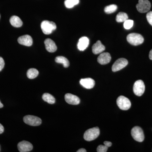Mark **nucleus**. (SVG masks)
<instances>
[{"mask_svg":"<svg viewBox=\"0 0 152 152\" xmlns=\"http://www.w3.org/2000/svg\"><path fill=\"white\" fill-rule=\"evenodd\" d=\"M100 134L99 129L96 127L87 130L84 134V139L87 141H91L99 137Z\"/></svg>","mask_w":152,"mask_h":152,"instance_id":"obj_1","label":"nucleus"},{"mask_svg":"<svg viewBox=\"0 0 152 152\" xmlns=\"http://www.w3.org/2000/svg\"><path fill=\"white\" fill-rule=\"evenodd\" d=\"M127 40L131 45L137 46L143 43L144 39L142 36L137 33H132L128 35Z\"/></svg>","mask_w":152,"mask_h":152,"instance_id":"obj_2","label":"nucleus"},{"mask_svg":"<svg viewBox=\"0 0 152 152\" xmlns=\"http://www.w3.org/2000/svg\"><path fill=\"white\" fill-rule=\"evenodd\" d=\"M41 26L43 33L46 35L51 34L57 28L56 25L55 23L48 20H45L42 22Z\"/></svg>","mask_w":152,"mask_h":152,"instance_id":"obj_3","label":"nucleus"},{"mask_svg":"<svg viewBox=\"0 0 152 152\" xmlns=\"http://www.w3.org/2000/svg\"><path fill=\"white\" fill-rule=\"evenodd\" d=\"M117 104L121 110H127L130 108L131 103L129 99L123 96H120L117 99Z\"/></svg>","mask_w":152,"mask_h":152,"instance_id":"obj_4","label":"nucleus"},{"mask_svg":"<svg viewBox=\"0 0 152 152\" xmlns=\"http://www.w3.org/2000/svg\"><path fill=\"white\" fill-rule=\"evenodd\" d=\"M131 135L135 140L140 142L145 139L143 131L140 127H134L131 131Z\"/></svg>","mask_w":152,"mask_h":152,"instance_id":"obj_5","label":"nucleus"},{"mask_svg":"<svg viewBox=\"0 0 152 152\" xmlns=\"http://www.w3.org/2000/svg\"><path fill=\"white\" fill-rule=\"evenodd\" d=\"M23 121L27 124L33 126H39L42 122V120L40 118L30 115L25 116L23 118Z\"/></svg>","mask_w":152,"mask_h":152,"instance_id":"obj_6","label":"nucleus"},{"mask_svg":"<svg viewBox=\"0 0 152 152\" xmlns=\"http://www.w3.org/2000/svg\"><path fill=\"white\" fill-rule=\"evenodd\" d=\"M133 91L136 96H141L145 91V85L142 80H138L135 82L133 87Z\"/></svg>","mask_w":152,"mask_h":152,"instance_id":"obj_7","label":"nucleus"},{"mask_svg":"<svg viewBox=\"0 0 152 152\" xmlns=\"http://www.w3.org/2000/svg\"><path fill=\"white\" fill-rule=\"evenodd\" d=\"M137 10L140 13H145L150 10L151 4L148 0H139V3L136 5Z\"/></svg>","mask_w":152,"mask_h":152,"instance_id":"obj_8","label":"nucleus"},{"mask_svg":"<svg viewBox=\"0 0 152 152\" xmlns=\"http://www.w3.org/2000/svg\"><path fill=\"white\" fill-rule=\"evenodd\" d=\"M128 64L127 60L124 58L118 59L114 63L112 66V71L113 72L121 70L123 68L125 67Z\"/></svg>","mask_w":152,"mask_h":152,"instance_id":"obj_9","label":"nucleus"},{"mask_svg":"<svg viewBox=\"0 0 152 152\" xmlns=\"http://www.w3.org/2000/svg\"><path fill=\"white\" fill-rule=\"evenodd\" d=\"M18 149L20 152L31 151L33 149L32 145L28 141H23L19 142L18 145Z\"/></svg>","mask_w":152,"mask_h":152,"instance_id":"obj_10","label":"nucleus"},{"mask_svg":"<svg viewBox=\"0 0 152 152\" xmlns=\"http://www.w3.org/2000/svg\"><path fill=\"white\" fill-rule=\"evenodd\" d=\"M18 41L20 45L28 47L31 46L33 42L32 38L28 35H25L20 37L18 39Z\"/></svg>","mask_w":152,"mask_h":152,"instance_id":"obj_11","label":"nucleus"},{"mask_svg":"<svg viewBox=\"0 0 152 152\" xmlns=\"http://www.w3.org/2000/svg\"><path fill=\"white\" fill-rule=\"evenodd\" d=\"M65 99L67 103L72 105L79 104L80 102V100L78 97L71 94H66L65 96Z\"/></svg>","mask_w":152,"mask_h":152,"instance_id":"obj_12","label":"nucleus"},{"mask_svg":"<svg viewBox=\"0 0 152 152\" xmlns=\"http://www.w3.org/2000/svg\"><path fill=\"white\" fill-rule=\"evenodd\" d=\"M111 60V56L108 53H101L98 57V63L102 65H105L108 64Z\"/></svg>","mask_w":152,"mask_h":152,"instance_id":"obj_13","label":"nucleus"},{"mask_svg":"<svg viewBox=\"0 0 152 152\" xmlns=\"http://www.w3.org/2000/svg\"><path fill=\"white\" fill-rule=\"evenodd\" d=\"M80 84L84 88L88 89H91L94 87L95 82L93 79L87 78L81 79L80 80Z\"/></svg>","mask_w":152,"mask_h":152,"instance_id":"obj_14","label":"nucleus"},{"mask_svg":"<svg viewBox=\"0 0 152 152\" xmlns=\"http://www.w3.org/2000/svg\"><path fill=\"white\" fill-rule=\"evenodd\" d=\"M46 49L50 53H54L57 50V47L56 43L50 39H47L45 41Z\"/></svg>","mask_w":152,"mask_h":152,"instance_id":"obj_15","label":"nucleus"},{"mask_svg":"<svg viewBox=\"0 0 152 152\" xmlns=\"http://www.w3.org/2000/svg\"><path fill=\"white\" fill-rule=\"evenodd\" d=\"M89 40L87 37H84L80 38L77 44L78 49L80 51H84L88 46Z\"/></svg>","mask_w":152,"mask_h":152,"instance_id":"obj_16","label":"nucleus"},{"mask_svg":"<svg viewBox=\"0 0 152 152\" xmlns=\"http://www.w3.org/2000/svg\"><path fill=\"white\" fill-rule=\"evenodd\" d=\"M105 50V48L102 45L100 41H97L96 43L93 45L92 52L95 55L100 53Z\"/></svg>","mask_w":152,"mask_h":152,"instance_id":"obj_17","label":"nucleus"},{"mask_svg":"<svg viewBox=\"0 0 152 152\" xmlns=\"http://www.w3.org/2000/svg\"><path fill=\"white\" fill-rule=\"evenodd\" d=\"M10 23L13 26L16 28L20 27L23 25V22L20 18L17 16H13L10 19Z\"/></svg>","mask_w":152,"mask_h":152,"instance_id":"obj_18","label":"nucleus"},{"mask_svg":"<svg viewBox=\"0 0 152 152\" xmlns=\"http://www.w3.org/2000/svg\"><path fill=\"white\" fill-rule=\"evenodd\" d=\"M55 61L58 64H63L64 67L68 68L69 66V60L63 56H58L55 59Z\"/></svg>","mask_w":152,"mask_h":152,"instance_id":"obj_19","label":"nucleus"},{"mask_svg":"<svg viewBox=\"0 0 152 152\" xmlns=\"http://www.w3.org/2000/svg\"><path fill=\"white\" fill-rule=\"evenodd\" d=\"M43 100L50 104H54L56 99L54 96L48 93H45L42 96Z\"/></svg>","mask_w":152,"mask_h":152,"instance_id":"obj_20","label":"nucleus"},{"mask_svg":"<svg viewBox=\"0 0 152 152\" xmlns=\"http://www.w3.org/2000/svg\"><path fill=\"white\" fill-rule=\"evenodd\" d=\"M39 73V72L37 69L32 68L28 70L27 76L29 79H34L37 77Z\"/></svg>","mask_w":152,"mask_h":152,"instance_id":"obj_21","label":"nucleus"},{"mask_svg":"<svg viewBox=\"0 0 152 152\" xmlns=\"http://www.w3.org/2000/svg\"><path fill=\"white\" fill-rule=\"evenodd\" d=\"M128 20V16L127 14L125 12H121L117 15L116 20L118 23H122L124 22L126 20Z\"/></svg>","mask_w":152,"mask_h":152,"instance_id":"obj_22","label":"nucleus"},{"mask_svg":"<svg viewBox=\"0 0 152 152\" xmlns=\"http://www.w3.org/2000/svg\"><path fill=\"white\" fill-rule=\"evenodd\" d=\"M80 0H66L64 2L65 5L67 8L70 9L79 4Z\"/></svg>","mask_w":152,"mask_h":152,"instance_id":"obj_23","label":"nucleus"},{"mask_svg":"<svg viewBox=\"0 0 152 152\" xmlns=\"http://www.w3.org/2000/svg\"><path fill=\"white\" fill-rule=\"evenodd\" d=\"M118 9V7L115 4L110 5L105 7L104 8V12L106 14H110L115 12Z\"/></svg>","mask_w":152,"mask_h":152,"instance_id":"obj_24","label":"nucleus"},{"mask_svg":"<svg viewBox=\"0 0 152 152\" xmlns=\"http://www.w3.org/2000/svg\"><path fill=\"white\" fill-rule=\"evenodd\" d=\"M134 25V21L132 20H127L124 23V27L126 29H130Z\"/></svg>","mask_w":152,"mask_h":152,"instance_id":"obj_25","label":"nucleus"},{"mask_svg":"<svg viewBox=\"0 0 152 152\" xmlns=\"http://www.w3.org/2000/svg\"><path fill=\"white\" fill-rule=\"evenodd\" d=\"M107 147L105 145H100L97 147V151L98 152H106L107 151Z\"/></svg>","mask_w":152,"mask_h":152,"instance_id":"obj_26","label":"nucleus"},{"mask_svg":"<svg viewBox=\"0 0 152 152\" xmlns=\"http://www.w3.org/2000/svg\"><path fill=\"white\" fill-rule=\"evenodd\" d=\"M146 18L148 22L152 26V11L147 14Z\"/></svg>","mask_w":152,"mask_h":152,"instance_id":"obj_27","label":"nucleus"},{"mask_svg":"<svg viewBox=\"0 0 152 152\" xmlns=\"http://www.w3.org/2000/svg\"><path fill=\"white\" fill-rule=\"evenodd\" d=\"M5 62L4 59L2 57H0V72H1L3 69H4V67Z\"/></svg>","mask_w":152,"mask_h":152,"instance_id":"obj_28","label":"nucleus"},{"mask_svg":"<svg viewBox=\"0 0 152 152\" xmlns=\"http://www.w3.org/2000/svg\"><path fill=\"white\" fill-rule=\"evenodd\" d=\"M104 145H105L108 148L111 146L112 143L111 142L109 141H105L104 142Z\"/></svg>","mask_w":152,"mask_h":152,"instance_id":"obj_29","label":"nucleus"},{"mask_svg":"<svg viewBox=\"0 0 152 152\" xmlns=\"http://www.w3.org/2000/svg\"><path fill=\"white\" fill-rule=\"evenodd\" d=\"M4 126L0 124V134H2L4 132Z\"/></svg>","mask_w":152,"mask_h":152,"instance_id":"obj_30","label":"nucleus"},{"mask_svg":"<svg viewBox=\"0 0 152 152\" xmlns=\"http://www.w3.org/2000/svg\"><path fill=\"white\" fill-rule=\"evenodd\" d=\"M77 152H86L87 151L84 148H81L79 150H78L77 151Z\"/></svg>","mask_w":152,"mask_h":152,"instance_id":"obj_31","label":"nucleus"},{"mask_svg":"<svg viewBox=\"0 0 152 152\" xmlns=\"http://www.w3.org/2000/svg\"><path fill=\"white\" fill-rule=\"evenodd\" d=\"M149 58L150 59L152 60V49L151 50L149 53Z\"/></svg>","mask_w":152,"mask_h":152,"instance_id":"obj_32","label":"nucleus"},{"mask_svg":"<svg viewBox=\"0 0 152 152\" xmlns=\"http://www.w3.org/2000/svg\"><path fill=\"white\" fill-rule=\"evenodd\" d=\"M3 107H4V105H3V104L1 103V101H0V108Z\"/></svg>","mask_w":152,"mask_h":152,"instance_id":"obj_33","label":"nucleus"},{"mask_svg":"<svg viewBox=\"0 0 152 152\" xmlns=\"http://www.w3.org/2000/svg\"><path fill=\"white\" fill-rule=\"evenodd\" d=\"M0 151H1V148H0Z\"/></svg>","mask_w":152,"mask_h":152,"instance_id":"obj_34","label":"nucleus"},{"mask_svg":"<svg viewBox=\"0 0 152 152\" xmlns=\"http://www.w3.org/2000/svg\"><path fill=\"white\" fill-rule=\"evenodd\" d=\"M0 17H1V16H0Z\"/></svg>","mask_w":152,"mask_h":152,"instance_id":"obj_35","label":"nucleus"}]
</instances>
